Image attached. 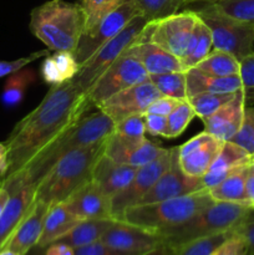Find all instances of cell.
<instances>
[{"label": "cell", "instance_id": "6da1fadb", "mask_svg": "<svg viewBox=\"0 0 254 255\" xmlns=\"http://www.w3.org/2000/svg\"><path fill=\"white\" fill-rule=\"evenodd\" d=\"M90 107L86 95L72 81L51 85L42 101L22 117L7 136L5 144L9 151V171L2 181L22 173L89 112Z\"/></svg>", "mask_w": 254, "mask_h": 255}, {"label": "cell", "instance_id": "7a4b0ae2", "mask_svg": "<svg viewBox=\"0 0 254 255\" xmlns=\"http://www.w3.org/2000/svg\"><path fill=\"white\" fill-rule=\"evenodd\" d=\"M115 122L105 112L97 109L95 112H86L81 119L57 141L47 147L22 173L9 181H1L0 186L9 187L15 183H30L36 186L40 179L64 154L104 142L111 136Z\"/></svg>", "mask_w": 254, "mask_h": 255}, {"label": "cell", "instance_id": "3957f363", "mask_svg": "<svg viewBox=\"0 0 254 255\" xmlns=\"http://www.w3.org/2000/svg\"><path fill=\"white\" fill-rule=\"evenodd\" d=\"M107 139L64 154L36 184L35 199L47 206L64 203L91 179L95 164L104 156Z\"/></svg>", "mask_w": 254, "mask_h": 255}, {"label": "cell", "instance_id": "277c9868", "mask_svg": "<svg viewBox=\"0 0 254 255\" xmlns=\"http://www.w3.org/2000/svg\"><path fill=\"white\" fill-rule=\"evenodd\" d=\"M29 29L50 51H71L85 31V14L80 2L49 0L30 12Z\"/></svg>", "mask_w": 254, "mask_h": 255}, {"label": "cell", "instance_id": "5b68a950", "mask_svg": "<svg viewBox=\"0 0 254 255\" xmlns=\"http://www.w3.org/2000/svg\"><path fill=\"white\" fill-rule=\"evenodd\" d=\"M214 202L206 188L158 203L131 207L124 212L119 221L159 234L181 226Z\"/></svg>", "mask_w": 254, "mask_h": 255}, {"label": "cell", "instance_id": "8992f818", "mask_svg": "<svg viewBox=\"0 0 254 255\" xmlns=\"http://www.w3.org/2000/svg\"><path fill=\"white\" fill-rule=\"evenodd\" d=\"M251 207L234 202H214L183 224L159 233L163 247L172 249L187 242L236 229L253 212Z\"/></svg>", "mask_w": 254, "mask_h": 255}, {"label": "cell", "instance_id": "52a82bcc", "mask_svg": "<svg viewBox=\"0 0 254 255\" xmlns=\"http://www.w3.org/2000/svg\"><path fill=\"white\" fill-rule=\"evenodd\" d=\"M196 14L211 30L216 50L228 52L239 61L254 50V21L231 17L214 2H208Z\"/></svg>", "mask_w": 254, "mask_h": 255}, {"label": "cell", "instance_id": "ba28073f", "mask_svg": "<svg viewBox=\"0 0 254 255\" xmlns=\"http://www.w3.org/2000/svg\"><path fill=\"white\" fill-rule=\"evenodd\" d=\"M148 20L142 15H137L125 26L122 31L110 41L102 45L86 62L81 65L76 76L71 80L75 86L86 95L92 85L97 81L100 76L121 56L128 47L136 44L141 39L142 31Z\"/></svg>", "mask_w": 254, "mask_h": 255}, {"label": "cell", "instance_id": "9c48e42d", "mask_svg": "<svg viewBox=\"0 0 254 255\" xmlns=\"http://www.w3.org/2000/svg\"><path fill=\"white\" fill-rule=\"evenodd\" d=\"M197 20L196 11L184 10L164 19L148 21L142 31V39L158 45L181 60L188 46Z\"/></svg>", "mask_w": 254, "mask_h": 255}, {"label": "cell", "instance_id": "30bf717a", "mask_svg": "<svg viewBox=\"0 0 254 255\" xmlns=\"http://www.w3.org/2000/svg\"><path fill=\"white\" fill-rule=\"evenodd\" d=\"M148 79L144 67L128 54H122L87 91L86 99L90 106L97 107L117 92L139 84Z\"/></svg>", "mask_w": 254, "mask_h": 255}, {"label": "cell", "instance_id": "8fae6325", "mask_svg": "<svg viewBox=\"0 0 254 255\" xmlns=\"http://www.w3.org/2000/svg\"><path fill=\"white\" fill-rule=\"evenodd\" d=\"M137 15L141 14L133 0H126L117 9L106 15L91 31L84 32L74 51L75 59L77 60L80 66L86 62L102 45L122 31L125 26Z\"/></svg>", "mask_w": 254, "mask_h": 255}, {"label": "cell", "instance_id": "7c38bea8", "mask_svg": "<svg viewBox=\"0 0 254 255\" xmlns=\"http://www.w3.org/2000/svg\"><path fill=\"white\" fill-rule=\"evenodd\" d=\"M179 147L171 148V163L167 171L159 177L158 181L153 184L151 189L141 198L136 206L142 204L158 203L167 199L177 198V197L187 196L196 192L206 189L202 178L187 176L181 168L178 159Z\"/></svg>", "mask_w": 254, "mask_h": 255}, {"label": "cell", "instance_id": "4fadbf2b", "mask_svg": "<svg viewBox=\"0 0 254 255\" xmlns=\"http://www.w3.org/2000/svg\"><path fill=\"white\" fill-rule=\"evenodd\" d=\"M171 163V148L167 149L151 163L137 169L128 186L111 199V211L115 221H119L126 209L134 207L142 197L153 187Z\"/></svg>", "mask_w": 254, "mask_h": 255}, {"label": "cell", "instance_id": "5bb4252c", "mask_svg": "<svg viewBox=\"0 0 254 255\" xmlns=\"http://www.w3.org/2000/svg\"><path fill=\"white\" fill-rule=\"evenodd\" d=\"M158 90L149 81V79L133 85V86L117 92L97 106V109L107 115L115 124L134 116L143 115L149 105L156 99L161 97Z\"/></svg>", "mask_w": 254, "mask_h": 255}, {"label": "cell", "instance_id": "9a60e30c", "mask_svg": "<svg viewBox=\"0 0 254 255\" xmlns=\"http://www.w3.org/2000/svg\"><path fill=\"white\" fill-rule=\"evenodd\" d=\"M224 141L216 138L206 131L196 134L179 146V164L184 173L202 178L221 152Z\"/></svg>", "mask_w": 254, "mask_h": 255}, {"label": "cell", "instance_id": "2e32d148", "mask_svg": "<svg viewBox=\"0 0 254 255\" xmlns=\"http://www.w3.org/2000/svg\"><path fill=\"white\" fill-rule=\"evenodd\" d=\"M102 243L124 253L144 255L163 247L162 237L138 227L116 221L101 238Z\"/></svg>", "mask_w": 254, "mask_h": 255}, {"label": "cell", "instance_id": "e0dca14e", "mask_svg": "<svg viewBox=\"0 0 254 255\" xmlns=\"http://www.w3.org/2000/svg\"><path fill=\"white\" fill-rule=\"evenodd\" d=\"M10 192V199L0 217V251L10 239L22 219L26 217L35 202L36 186L30 183H15L5 187Z\"/></svg>", "mask_w": 254, "mask_h": 255}, {"label": "cell", "instance_id": "ac0fdd59", "mask_svg": "<svg viewBox=\"0 0 254 255\" xmlns=\"http://www.w3.org/2000/svg\"><path fill=\"white\" fill-rule=\"evenodd\" d=\"M246 101V90L242 89L237 91L231 101L223 105L211 116L202 119L204 131L224 142L232 141L242 127Z\"/></svg>", "mask_w": 254, "mask_h": 255}, {"label": "cell", "instance_id": "d6986e66", "mask_svg": "<svg viewBox=\"0 0 254 255\" xmlns=\"http://www.w3.org/2000/svg\"><path fill=\"white\" fill-rule=\"evenodd\" d=\"M66 208L80 221L89 219H114L111 199L107 198L99 187L90 179L64 202Z\"/></svg>", "mask_w": 254, "mask_h": 255}, {"label": "cell", "instance_id": "ffe728a7", "mask_svg": "<svg viewBox=\"0 0 254 255\" xmlns=\"http://www.w3.org/2000/svg\"><path fill=\"white\" fill-rule=\"evenodd\" d=\"M49 208L50 206L45 204L44 202L35 199L30 212L10 237L4 249H10L20 255H26L32 248H35L41 237L45 217Z\"/></svg>", "mask_w": 254, "mask_h": 255}, {"label": "cell", "instance_id": "44dd1931", "mask_svg": "<svg viewBox=\"0 0 254 255\" xmlns=\"http://www.w3.org/2000/svg\"><path fill=\"white\" fill-rule=\"evenodd\" d=\"M136 167L117 163L104 153L92 171L91 179L109 199L124 191L137 172Z\"/></svg>", "mask_w": 254, "mask_h": 255}, {"label": "cell", "instance_id": "7402d4cb", "mask_svg": "<svg viewBox=\"0 0 254 255\" xmlns=\"http://www.w3.org/2000/svg\"><path fill=\"white\" fill-rule=\"evenodd\" d=\"M126 54L133 56L148 75L166 74V72L173 71H186L183 69L181 60L174 55L169 54L168 51L159 47L158 45L148 41V40L141 39L126 50Z\"/></svg>", "mask_w": 254, "mask_h": 255}, {"label": "cell", "instance_id": "603a6c76", "mask_svg": "<svg viewBox=\"0 0 254 255\" xmlns=\"http://www.w3.org/2000/svg\"><path fill=\"white\" fill-rule=\"evenodd\" d=\"M251 158L252 154H249L238 144L233 143L232 141L224 142L217 158L214 159L206 174L202 177L204 188H213L234 171L247 164H251Z\"/></svg>", "mask_w": 254, "mask_h": 255}, {"label": "cell", "instance_id": "cb8c5ba5", "mask_svg": "<svg viewBox=\"0 0 254 255\" xmlns=\"http://www.w3.org/2000/svg\"><path fill=\"white\" fill-rule=\"evenodd\" d=\"M187 76V96L213 92V94H233L243 89L242 79L239 75L219 77L201 71L197 67L186 71Z\"/></svg>", "mask_w": 254, "mask_h": 255}, {"label": "cell", "instance_id": "d4e9b609", "mask_svg": "<svg viewBox=\"0 0 254 255\" xmlns=\"http://www.w3.org/2000/svg\"><path fill=\"white\" fill-rule=\"evenodd\" d=\"M164 151L166 148L154 142L148 141V139L133 148H126V147L115 143L109 137L106 142V148H105V154L117 163L139 168V167L146 166L158 158Z\"/></svg>", "mask_w": 254, "mask_h": 255}, {"label": "cell", "instance_id": "484cf974", "mask_svg": "<svg viewBox=\"0 0 254 255\" xmlns=\"http://www.w3.org/2000/svg\"><path fill=\"white\" fill-rule=\"evenodd\" d=\"M81 221L77 219L64 203L52 204L45 217L44 228H42L41 237L36 247L46 248L47 246L55 243L65 234L69 233Z\"/></svg>", "mask_w": 254, "mask_h": 255}, {"label": "cell", "instance_id": "4316f807", "mask_svg": "<svg viewBox=\"0 0 254 255\" xmlns=\"http://www.w3.org/2000/svg\"><path fill=\"white\" fill-rule=\"evenodd\" d=\"M80 65L71 51H55L44 59L41 64V77L46 84L60 85L71 81L77 75Z\"/></svg>", "mask_w": 254, "mask_h": 255}, {"label": "cell", "instance_id": "83f0119b", "mask_svg": "<svg viewBox=\"0 0 254 255\" xmlns=\"http://www.w3.org/2000/svg\"><path fill=\"white\" fill-rule=\"evenodd\" d=\"M115 219H89L81 221L76 227L71 229L62 238H60L59 243H64L71 248H81L89 246L97 241H101L105 232L115 223ZM56 243V242H55Z\"/></svg>", "mask_w": 254, "mask_h": 255}, {"label": "cell", "instance_id": "f1b7e54d", "mask_svg": "<svg viewBox=\"0 0 254 255\" xmlns=\"http://www.w3.org/2000/svg\"><path fill=\"white\" fill-rule=\"evenodd\" d=\"M251 164L241 167L224 178L221 183L209 188L212 198L216 202H234L248 206L246 194V181ZM249 207V206H248ZM253 209V208H252Z\"/></svg>", "mask_w": 254, "mask_h": 255}, {"label": "cell", "instance_id": "f546056e", "mask_svg": "<svg viewBox=\"0 0 254 255\" xmlns=\"http://www.w3.org/2000/svg\"><path fill=\"white\" fill-rule=\"evenodd\" d=\"M212 47H213V40H212L211 30L198 17L191 39H189L188 46L181 59L183 69L187 71L192 67H196L204 57H207V55L211 52Z\"/></svg>", "mask_w": 254, "mask_h": 255}, {"label": "cell", "instance_id": "4dcf8cb0", "mask_svg": "<svg viewBox=\"0 0 254 255\" xmlns=\"http://www.w3.org/2000/svg\"><path fill=\"white\" fill-rule=\"evenodd\" d=\"M36 72L27 67L7 76L0 96L1 104L6 109H14L19 106L24 100L26 90L36 81Z\"/></svg>", "mask_w": 254, "mask_h": 255}, {"label": "cell", "instance_id": "1f68e13d", "mask_svg": "<svg viewBox=\"0 0 254 255\" xmlns=\"http://www.w3.org/2000/svg\"><path fill=\"white\" fill-rule=\"evenodd\" d=\"M110 139L126 148H133L146 141V127L142 115L127 117L115 124Z\"/></svg>", "mask_w": 254, "mask_h": 255}, {"label": "cell", "instance_id": "d6a6232c", "mask_svg": "<svg viewBox=\"0 0 254 255\" xmlns=\"http://www.w3.org/2000/svg\"><path fill=\"white\" fill-rule=\"evenodd\" d=\"M196 67L213 76L226 77L239 75L241 65H239V60H237L233 55L214 49Z\"/></svg>", "mask_w": 254, "mask_h": 255}, {"label": "cell", "instance_id": "836d02e7", "mask_svg": "<svg viewBox=\"0 0 254 255\" xmlns=\"http://www.w3.org/2000/svg\"><path fill=\"white\" fill-rule=\"evenodd\" d=\"M148 79L154 85L162 96L172 97L178 101H187V76L186 71H173L166 74L148 75Z\"/></svg>", "mask_w": 254, "mask_h": 255}, {"label": "cell", "instance_id": "e575fe53", "mask_svg": "<svg viewBox=\"0 0 254 255\" xmlns=\"http://www.w3.org/2000/svg\"><path fill=\"white\" fill-rule=\"evenodd\" d=\"M233 231L223 232V233L213 234L209 237L194 239V241L187 242L178 247L168 249L167 255H211L218 248L219 246L224 243L229 237L233 236Z\"/></svg>", "mask_w": 254, "mask_h": 255}, {"label": "cell", "instance_id": "d590c367", "mask_svg": "<svg viewBox=\"0 0 254 255\" xmlns=\"http://www.w3.org/2000/svg\"><path fill=\"white\" fill-rule=\"evenodd\" d=\"M138 7L139 14L148 21L164 19L178 12L181 7L186 6L187 0H133Z\"/></svg>", "mask_w": 254, "mask_h": 255}, {"label": "cell", "instance_id": "8d00e7d4", "mask_svg": "<svg viewBox=\"0 0 254 255\" xmlns=\"http://www.w3.org/2000/svg\"><path fill=\"white\" fill-rule=\"evenodd\" d=\"M126 0H81L82 10L85 14V31L89 32L104 19L106 15L114 11Z\"/></svg>", "mask_w": 254, "mask_h": 255}, {"label": "cell", "instance_id": "74e56055", "mask_svg": "<svg viewBox=\"0 0 254 255\" xmlns=\"http://www.w3.org/2000/svg\"><path fill=\"white\" fill-rule=\"evenodd\" d=\"M236 92L233 94H213V92H202V94L193 95L188 97L187 101L193 107L196 116L199 119L211 116L212 114L221 109L223 105L231 101L234 97Z\"/></svg>", "mask_w": 254, "mask_h": 255}, {"label": "cell", "instance_id": "f35d334b", "mask_svg": "<svg viewBox=\"0 0 254 255\" xmlns=\"http://www.w3.org/2000/svg\"><path fill=\"white\" fill-rule=\"evenodd\" d=\"M194 117H196V112L189 102H181L176 107V110L167 116L166 138H177L181 136Z\"/></svg>", "mask_w": 254, "mask_h": 255}, {"label": "cell", "instance_id": "ab89813d", "mask_svg": "<svg viewBox=\"0 0 254 255\" xmlns=\"http://www.w3.org/2000/svg\"><path fill=\"white\" fill-rule=\"evenodd\" d=\"M213 2L231 17L242 21H254V0H221Z\"/></svg>", "mask_w": 254, "mask_h": 255}, {"label": "cell", "instance_id": "60d3db41", "mask_svg": "<svg viewBox=\"0 0 254 255\" xmlns=\"http://www.w3.org/2000/svg\"><path fill=\"white\" fill-rule=\"evenodd\" d=\"M232 142L246 149L249 154H254V107L246 106L242 127Z\"/></svg>", "mask_w": 254, "mask_h": 255}, {"label": "cell", "instance_id": "b9f144b4", "mask_svg": "<svg viewBox=\"0 0 254 255\" xmlns=\"http://www.w3.org/2000/svg\"><path fill=\"white\" fill-rule=\"evenodd\" d=\"M51 54L49 49L40 50V51L32 52V54L27 55V56L19 57L16 60H11V61H5V60H0V77L10 76L14 72L19 71V70L24 69L27 65L31 62L36 61V60L41 59V57H46Z\"/></svg>", "mask_w": 254, "mask_h": 255}, {"label": "cell", "instance_id": "7bdbcfd3", "mask_svg": "<svg viewBox=\"0 0 254 255\" xmlns=\"http://www.w3.org/2000/svg\"><path fill=\"white\" fill-rule=\"evenodd\" d=\"M246 244L247 255H254V211L234 229Z\"/></svg>", "mask_w": 254, "mask_h": 255}, {"label": "cell", "instance_id": "ee69618b", "mask_svg": "<svg viewBox=\"0 0 254 255\" xmlns=\"http://www.w3.org/2000/svg\"><path fill=\"white\" fill-rule=\"evenodd\" d=\"M239 76L246 92H254V50L239 61Z\"/></svg>", "mask_w": 254, "mask_h": 255}, {"label": "cell", "instance_id": "f6af8a7d", "mask_svg": "<svg viewBox=\"0 0 254 255\" xmlns=\"http://www.w3.org/2000/svg\"><path fill=\"white\" fill-rule=\"evenodd\" d=\"M144 122V127H146V133L151 134V136H159L166 138L167 132V117L159 116V115L148 114L144 112L142 115Z\"/></svg>", "mask_w": 254, "mask_h": 255}, {"label": "cell", "instance_id": "bcb514c9", "mask_svg": "<svg viewBox=\"0 0 254 255\" xmlns=\"http://www.w3.org/2000/svg\"><path fill=\"white\" fill-rule=\"evenodd\" d=\"M211 255H247L246 244L243 239L234 232L222 246H219Z\"/></svg>", "mask_w": 254, "mask_h": 255}, {"label": "cell", "instance_id": "7dc6e473", "mask_svg": "<svg viewBox=\"0 0 254 255\" xmlns=\"http://www.w3.org/2000/svg\"><path fill=\"white\" fill-rule=\"evenodd\" d=\"M179 104H181V101H178V100L172 99V97L161 96L158 97V99L154 100V101L149 105L146 112L167 117L176 110V107L178 106Z\"/></svg>", "mask_w": 254, "mask_h": 255}, {"label": "cell", "instance_id": "c3c4849f", "mask_svg": "<svg viewBox=\"0 0 254 255\" xmlns=\"http://www.w3.org/2000/svg\"><path fill=\"white\" fill-rule=\"evenodd\" d=\"M75 255H133L124 252H119L111 247L106 246L101 241H97L89 246L81 247V248L75 249Z\"/></svg>", "mask_w": 254, "mask_h": 255}, {"label": "cell", "instance_id": "681fc988", "mask_svg": "<svg viewBox=\"0 0 254 255\" xmlns=\"http://www.w3.org/2000/svg\"><path fill=\"white\" fill-rule=\"evenodd\" d=\"M44 255H75V249L64 243H52L44 248Z\"/></svg>", "mask_w": 254, "mask_h": 255}, {"label": "cell", "instance_id": "f907efd6", "mask_svg": "<svg viewBox=\"0 0 254 255\" xmlns=\"http://www.w3.org/2000/svg\"><path fill=\"white\" fill-rule=\"evenodd\" d=\"M9 171V151L5 142H0V181L6 177Z\"/></svg>", "mask_w": 254, "mask_h": 255}, {"label": "cell", "instance_id": "816d5d0a", "mask_svg": "<svg viewBox=\"0 0 254 255\" xmlns=\"http://www.w3.org/2000/svg\"><path fill=\"white\" fill-rule=\"evenodd\" d=\"M246 194L248 206L254 209V171L252 168H249L248 176H247Z\"/></svg>", "mask_w": 254, "mask_h": 255}, {"label": "cell", "instance_id": "f5cc1de1", "mask_svg": "<svg viewBox=\"0 0 254 255\" xmlns=\"http://www.w3.org/2000/svg\"><path fill=\"white\" fill-rule=\"evenodd\" d=\"M9 199H10V192L7 191L5 187L0 186V217H1L2 212H4Z\"/></svg>", "mask_w": 254, "mask_h": 255}, {"label": "cell", "instance_id": "db71d44e", "mask_svg": "<svg viewBox=\"0 0 254 255\" xmlns=\"http://www.w3.org/2000/svg\"><path fill=\"white\" fill-rule=\"evenodd\" d=\"M26 255H44V248L35 247V248H32Z\"/></svg>", "mask_w": 254, "mask_h": 255}, {"label": "cell", "instance_id": "11a10c76", "mask_svg": "<svg viewBox=\"0 0 254 255\" xmlns=\"http://www.w3.org/2000/svg\"><path fill=\"white\" fill-rule=\"evenodd\" d=\"M164 249H166V247H159V248L154 249V251L149 252V253H147L144 255H161L164 252Z\"/></svg>", "mask_w": 254, "mask_h": 255}, {"label": "cell", "instance_id": "9f6ffc18", "mask_svg": "<svg viewBox=\"0 0 254 255\" xmlns=\"http://www.w3.org/2000/svg\"><path fill=\"white\" fill-rule=\"evenodd\" d=\"M0 255H20V254L10 251V249H2V251H0Z\"/></svg>", "mask_w": 254, "mask_h": 255}, {"label": "cell", "instance_id": "6f0895ef", "mask_svg": "<svg viewBox=\"0 0 254 255\" xmlns=\"http://www.w3.org/2000/svg\"><path fill=\"white\" fill-rule=\"evenodd\" d=\"M199 1L213 2V1H221V0H187V5H188V4H193V2H199Z\"/></svg>", "mask_w": 254, "mask_h": 255}, {"label": "cell", "instance_id": "680465c9", "mask_svg": "<svg viewBox=\"0 0 254 255\" xmlns=\"http://www.w3.org/2000/svg\"><path fill=\"white\" fill-rule=\"evenodd\" d=\"M251 168L254 171V154H252V158H251Z\"/></svg>", "mask_w": 254, "mask_h": 255}]
</instances>
